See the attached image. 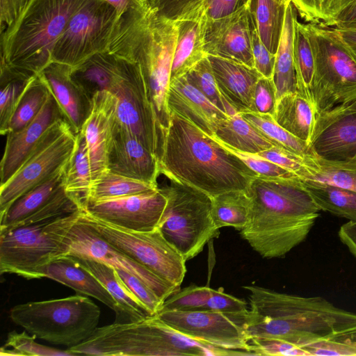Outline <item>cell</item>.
<instances>
[{
	"label": "cell",
	"mask_w": 356,
	"mask_h": 356,
	"mask_svg": "<svg viewBox=\"0 0 356 356\" xmlns=\"http://www.w3.org/2000/svg\"><path fill=\"white\" fill-rule=\"evenodd\" d=\"M246 192L250 216L240 234L263 258L284 257L305 240L319 216L299 177L257 175Z\"/></svg>",
	"instance_id": "1"
},
{
	"label": "cell",
	"mask_w": 356,
	"mask_h": 356,
	"mask_svg": "<svg viewBox=\"0 0 356 356\" xmlns=\"http://www.w3.org/2000/svg\"><path fill=\"white\" fill-rule=\"evenodd\" d=\"M159 170L211 198L229 191L246 190L257 176L215 138L173 113H170Z\"/></svg>",
	"instance_id": "2"
},
{
	"label": "cell",
	"mask_w": 356,
	"mask_h": 356,
	"mask_svg": "<svg viewBox=\"0 0 356 356\" xmlns=\"http://www.w3.org/2000/svg\"><path fill=\"white\" fill-rule=\"evenodd\" d=\"M177 36L176 21L144 3L118 19L107 50L138 67L164 136L170 123L167 96Z\"/></svg>",
	"instance_id": "3"
},
{
	"label": "cell",
	"mask_w": 356,
	"mask_h": 356,
	"mask_svg": "<svg viewBox=\"0 0 356 356\" xmlns=\"http://www.w3.org/2000/svg\"><path fill=\"white\" fill-rule=\"evenodd\" d=\"M243 288L249 292L245 323L249 340L275 339L304 349L309 343L356 325V314L320 296H294L256 285Z\"/></svg>",
	"instance_id": "4"
},
{
	"label": "cell",
	"mask_w": 356,
	"mask_h": 356,
	"mask_svg": "<svg viewBox=\"0 0 356 356\" xmlns=\"http://www.w3.org/2000/svg\"><path fill=\"white\" fill-rule=\"evenodd\" d=\"M67 350L74 355H253L250 352L220 348L192 339L156 315L137 322H115L97 327L89 338Z\"/></svg>",
	"instance_id": "5"
},
{
	"label": "cell",
	"mask_w": 356,
	"mask_h": 356,
	"mask_svg": "<svg viewBox=\"0 0 356 356\" xmlns=\"http://www.w3.org/2000/svg\"><path fill=\"white\" fill-rule=\"evenodd\" d=\"M84 0H30L19 17L1 32V63L38 74Z\"/></svg>",
	"instance_id": "6"
},
{
	"label": "cell",
	"mask_w": 356,
	"mask_h": 356,
	"mask_svg": "<svg viewBox=\"0 0 356 356\" xmlns=\"http://www.w3.org/2000/svg\"><path fill=\"white\" fill-rule=\"evenodd\" d=\"M81 211L51 220L20 222L0 230L1 274L42 278V272L48 264L69 254L66 236Z\"/></svg>",
	"instance_id": "7"
},
{
	"label": "cell",
	"mask_w": 356,
	"mask_h": 356,
	"mask_svg": "<svg viewBox=\"0 0 356 356\" xmlns=\"http://www.w3.org/2000/svg\"><path fill=\"white\" fill-rule=\"evenodd\" d=\"M100 315L99 307L81 295L28 302L17 305L10 311L13 322L35 338L68 348L93 334Z\"/></svg>",
	"instance_id": "8"
},
{
	"label": "cell",
	"mask_w": 356,
	"mask_h": 356,
	"mask_svg": "<svg viewBox=\"0 0 356 356\" xmlns=\"http://www.w3.org/2000/svg\"><path fill=\"white\" fill-rule=\"evenodd\" d=\"M163 175L168 181L158 187L167 202L158 228L187 261L219 235L212 217V198L192 186Z\"/></svg>",
	"instance_id": "9"
},
{
	"label": "cell",
	"mask_w": 356,
	"mask_h": 356,
	"mask_svg": "<svg viewBox=\"0 0 356 356\" xmlns=\"http://www.w3.org/2000/svg\"><path fill=\"white\" fill-rule=\"evenodd\" d=\"M314 58L309 100L316 118L356 97V58L331 27L305 24Z\"/></svg>",
	"instance_id": "10"
},
{
	"label": "cell",
	"mask_w": 356,
	"mask_h": 356,
	"mask_svg": "<svg viewBox=\"0 0 356 356\" xmlns=\"http://www.w3.org/2000/svg\"><path fill=\"white\" fill-rule=\"evenodd\" d=\"M80 218L101 238L167 282L180 287L186 261L157 227L149 232L124 229L82 209Z\"/></svg>",
	"instance_id": "11"
},
{
	"label": "cell",
	"mask_w": 356,
	"mask_h": 356,
	"mask_svg": "<svg viewBox=\"0 0 356 356\" xmlns=\"http://www.w3.org/2000/svg\"><path fill=\"white\" fill-rule=\"evenodd\" d=\"M115 9L104 0H84L56 42L51 61L74 67L108 50L118 20Z\"/></svg>",
	"instance_id": "12"
},
{
	"label": "cell",
	"mask_w": 356,
	"mask_h": 356,
	"mask_svg": "<svg viewBox=\"0 0 356 356\" xmlns=\"http://www.w3.org/2000/svg\"><path fill=\"white\" fill-rule=\"evenodd\" d=\"M76 144V134L70 124L63 118L56 121L13 176L0 186V214L22 194L64 166L72 155Z\"/></svg>",
	"instance_id": "13"
},
{
	"label": "cell",
	"mask_w": 356,
	"mask_h": 356,
	"mask_svg": "<svg viewBox=\"0 0 356 356\" xmlns=\"http://www.w3.org/2000/svg\"><path fill=\"white\" fill-rule=\"evenodd\" d=\"M116 98V120L160 160L164 137L137 65L120 58L118 74L109 89Z\"/></svg>",
	"instance_id": "14"
},
{
	"label": "cell",
	"mask_w": 356,
	"mask_h": 356,
	"mask_svg": "<svg viewBox=\"0 0 356 356\" xmlns=\"http://www.w3.org/2000/svg\"><path fill=\"white\" fill-rule=\"evenodd\" d=\"M248 312L161 311L156 315L192 339L230 350H251L245 330Z\"/></svg>",
	"instance_id": "15"
},
{
	"label": "cell",
	"mask_w": 356,
	"mask_h": 356,
	"mask_svg": "<svg viewBox=\"0 0 356 356\" xmlns=\"http://www.w3.org/2000/svg\"><path fill=\"white\" fill-rule=\"evenodd\" d=\"M66 239L70 245L67 255L92 259L131 273L151 288L163 302L180 289L101 238L80 216L67 233Z\"/></svg>",
	"instance_id": "16"
},
{
	"label": "cell",
	"mask_w": 356,
	"mask_h": 356,
	"mask_svg": "<svg viewBox=\"0 0 356 356\" xmlns=\"http://www.w3.org/2000/svg\"><path fill=\"white\" fill-rule=\"evenodd\" d=\"M166 202L165 196L158 187L130 196L89 202L83 209L124 229L149 232L158 227Z\"/></svg>",
	"instance_id": "17"
},
{
	"label": "cell",
	"mask_w": 356,
	"mask_h": 356,
	"mask_svg": "<svg viewBox=\"0 0 356 356\" xmlns=\"http://www.w3.org/2000/svg\"><path fill=\"white\" fill-rule=\"evenodd\" d=\"M204 39L207 56L254 67L248 3L220 18L209 19L205 17Z\"/></svg>",
	"instance_id": "18"
},
{
	"label": "cell",
	"mask_w": 356,
	"mask_h": 356,
	"mask_svg": "<svg viewBox=\"0 0 356 356\" xmlns=\"http://www.w3.org/2000/svg\"><path fill=\"white\" fill-rule=\"evenodd\" d=\"M115 111L116 98L114 95L108 90L97 92L92 97L91 112L81 130L87 145L91 185L108 171V158Z\"/></svg>",
	"instance_id": "19"
},
{
	"label": "cell",
	"mask_w": 356,
	"mask_h": 356,
	"mask_svg": "<svg viewBox=\"0 0 356 356\" xmlns=\"http://www.w3.org/2000/svg\"><path fill=\"white\" fill-rule=\"evenodd\" d=\"M108 170L158 186L159 161L124 126L116 120L108 158Z\"/></svg>",
	"instance_id": "20"
},
{
	"label": "cell",
	"mask_w": 356,
	"mask_h": 356,
	"mask_svg": "<svg viewBox=\"0 0 356 356\" xmlns=\"http://www.w3.org/2000/svg\"><path fill=\"white\" fill-rule=\"evenodd\" d=\"M309 145L315 156L325 160L356 158V112L330 111L316 117Z\"/></svg>",
	"instance_id": "21"
},
{
	"label": "cell",
	"mask_w": 356,
	"mask_h": 356,
	"mask_svg": "<svg viewBox=\"0 0 356 356\" xmlns=\"http://www.w3.org/2000/svg\"><path fill=\"white\" fill-rule=\"evenodd\" d=\"M38 74L56 101L64 120L78 134L91 112L92 97L72 77L70 66L51 62Z\"/></svg>",
	"instance_id": "22"
},
{
	"label": "cell",
	"mask_w": 356,
	"mask_h": 356,
	"mask_svg": "<svg viewBox=\"0 0 356 356\" xmlns=\"http://www.w3.org/2000/svg\"><path fill=\"white\" fill-rule=\"evenodd\" d=\"M61 118L63 117L58 105L51 94L40 112L30 123L20 130L6 134V143L0 164V186L13 176L45 131Z\"/></svg>",
	"instance_id": "23"
},
{
	"label": "cell",
	"mask_w": 356,
	"mask_h": 356,
	"mask_svg": "<svg viewBox=\"0 0 356 356\" xmlns=\"http://www.w3.org/2000/svg\"><path fill=\"white\" fill-rule=\"evenodd\" d=\"M167 106L170 114L173 113L188 120L211 137L229 117L191 84L185 75L170 80Z\"/></svg>",
	"instance_id": "24"
},
{
	"label": "cell",
	"mask_w": 356,
	"mask_h": 356,
	"mask_svg": "<svg viewBox=\"0 0 356 356\" xmlns=\"http://www.w3.org/2000/svg\"><path fill=\"white\" fill-rule=\"evenodd\" d=\"M207 58L224 99L236 113L250 111L254 87L261 74L244 64L210 55Z\"/></svg>",
	"instance_id": "25"
},
{
	"label": "cell",
	"mask_w": 356,
	"mask_h": 356,
	"mask_svg": "<svg viewBox=\"0 0 356 356\" xmlns=\"http://www.w3.org/2000/svg\"><path fill=\"white\" fill-rule=\"evenodd\" d=\"M161 311H210L245 313L249 311L244 300L227 293L222 288L191 284L180 289L163 303Z\"/></svg>",
	"instance_id": "26"
},
{
	"label": "cell",
	"mask_w": 356,
	"mask_h": 356,
	"mask_svg": "<svg viewBox=\"0 0 356 356\" xmlns=\"http://www.w3.org/2000/svg\"><path fill=\"white\" fill-rule=\"evenodd\" d=\"M72 257L90 272L115 300L118 307L115 323L137 322L152 316L125 285L115 268L92 259Z\"/></svg>",
	"instance_id": "27"
},
{
	"label": "cell",
	"mask_w": 356,
	"mask_h": 356,
	"mask_svg": "<svg viewBox=\"0 0 356 356\" xmlns=\"http://www.w3.org/2000/svg\"><path fill=\"white\" fill-rule=\"evenodd\" d=\"M42 275L66 285L79 293L95 298L115 312L118 311L115 300L104 286L71 255L51 262L43 269Z\"/></svg>",
	"instance_id": "28"
},
{
	"label": "cell",
	"mask_w": 356,
	"mask_h": 356,
	"mask_svg": "<svg viewBox=\"0 0 356 356\" xmlns=\"http://www.w3.org/2000/svg\"><path fill=\"white\" fill-rule=\"evenodd\" d=\"M175 21L178 36L170 80L185 75L208 56L204 49V15L180 16Z\"/></svg>",
	"instance_id": "29"
},
{
	"label": "cell",
	"mask_w": 356,
	"mask_h": 356,
	"mask_svg": "<svg viewBox=\"0 0 356 356\" xmlns=\"http://www.w3.org/2000/svg\"><path fill=\"white\" fill-rule=\"evenodd\" d=\"M66 164L49 179L22 194L5 212L1 213L0 230L24 220L49 201L63 186Z\"/></svg>",
	"instance_id": "30"
},
{
	"label": "cell",
	"mask_w": 356,
	"mask_h": 356,
	"mask_svg": "<svg viewBox=\"0 0 356 356\" xmlns=\"http://www.w3.org/2000/svg\"><path fill=\"white\" fill-rule=\"evenodd\" d=\"M298 12L292 3L286 8L283 29L275 54L273 80L276 98L297 92V80L293 61V36Z\"/></svg>",
	"instance_id": "31"
},
{
	"label": "cell",
	"mask_w": 356,
	"mask_h": 356,
	"mask_svg": "<svg viewBox=\"0 0 356 356\" xmlns=\"http://www.w3.org/2000/svg\"><path fill=\"white\" fill-rule=\"evenodd\" d=\"M273 118L296 138L310 144L316 114L311 102L298 92L277 99Z\"/></svg>",
	"instance_id": "32"
},
{
	"label": "cell",
	"mask_w": 356,
	"mask_h": 356,
	"mask_svg": "<svg viewBox=\"0 0 356 356\" xmlns=\"http://www.w3.org/2000/svg\"><path fill=\"white\" fill-rule=\"evenodd\" d=\"M120 58L106 51L94 54L72 67L74 80L92 97L99 91L109 90L120 70Z\"/></svg>",
	"instance_id": "33"
},
{
	"label": "cell",
	"mask_w": 356,
	"mask_h": 356,
	"mask_svg": "<svg viewBox=\"0 0 356 356\" xmlns=\"http://www.w3.org/2000/svg\"><path fill=\"white\" fill-rule=\"evenodd\" d=\"M91 184L86 141L84 135L80 131L76 134L74 151L65 166L63 187L65 192L83 209L88 202Z\"/></svg>",
	"instance_id": "34"
},
{
	"label": "cell",
	"mask_w": 356,
	"mask_h": 356,
	"mask_svg": "<svg viewBox=\"0 0 356 356\" xmlns=\"http://www.w3.org/2000/svg\"><path fill=\"white\" fill-rule=\"evenodd\" d=\"M301 181L320 210L348 221H356L355 191L312 180Z\"/></svg>",
	"instance_id": "35"
},
{
	"label": "cell",
	"mask_w": 356,
	"mask_h": 356,
	"mask_svg": "<svg viewBox=\"0 0 356 356\" xmlns=\"http://www.w3.org/2000/svg\"><path fill=\"white\" fill-rule=\"evenodd\" d=\"M213 138L238 151L254 154L273 146L240 113L229 115Z\"/></svg>",
	"instance_id": "36"
},
{
	"label": "cell",
	"mask_w": 356,
	"mask_h": 356,
	"mask_svg": "<svg viewBox=\"0 0 356 356\" xmlns=\"http://www.w3.org/2000/svg\"><path fill=\"white\" fill-rule=\"evenodd\" d=\"M248 6L261 40L267 49L275 54L283 29L286 6L276 0H250Z\"/></svg>",
	"instance_id": "37"
},
{
	"label": "cell",
	"mask_w": 356,
	"mask_h": 356,
	"mask_svg": "<svg viewBox=\"0 0 356 356\" xmlns=\"http://www.w3.org/2000/svg\"><path fill=\"white\" fill-rule=\"evenodd\" d=\"M0 68V133L6 135L17 104L37 74L1 63Z\"/></svg>",
	"instance_id": "38"
},
{
	"label": "cell",
	"mask_w": 356,
	"mask_h": 356,
	"mask_svg": "<svg viewBox=\"0 0 356 356\" xmlns=\"http://www.w3.org/2000/svg\"><path fill=\"white\" fill-rule=\"evenodd\" d=\"M250 210L246 190L229 191L212 198V217L219 229L232 227L241 231L248 221Z\"/></svg>",
	"instance_id": "39"
},
{
	"label": "cell",
	"mask_w": 356,
	"mask_h": 356,
	"mask_svg": "<svg viewBox=\"0 0 356 356\" xmlns=\"http://www.w3.org/2000/svg\"><path fill=\"white\" fill-rule=\"evenodd\" d=\"M241 115L273 146L300 156H315L310 145L279 125L272 115L250 111L241 113Z\"/></svg>",
	"instance_id": "40"
},
{
	"label": "cell",
	"mask_w": 356,
	"mask_h": 356,
	"mask_svg": "<svg viewBox=\"0 0 356 356\" xmlns=\"http://www.w3.org/2000/svg\"><path fill=\"white\" fill-rule=\"evenodd\" d=\"M305 179L327 184L356 192V158L329 161L311 156Z\"/></svg>",
	"instance_id": "41"
},
{
	"label": "cell",
	"mask_w": 356,
	"mask_h": 356,
	"mask_svg": "<svg viewBox=\"0 0 356 356\" xmlns=\"http://www.w3.org/2000/svg\"><path fill=\"white\" fill-rule=\"evenodd\" d=\"M157 188L158 186L108 171L91 185L87 203L130 196Z\"/></svg>",
	"instance_id": "42"
},
{
	"label": "cell",
	"mask_w": 356,
	"mask_h": 356,
	"mask_svg": "<svg viewBox=\"0 0 356 356\" xmlns=\"http://www.w3.org/2000/svg\"><path fill=\"white\" fill-rule=\"evenodd\" d=\"M293 52L297 92L309 100V89L314 73V58L305 24L299 22L298 19L295 23Z\"/></svg>",
	"instance_id": "43"
},
{
	"label": "cell",
	"mask_w": 356,
	"mask_h": 356,
	"mask_svg": "<svg viewBox=\"0 0 356 356\" xmlns=\"http://www.w3.org/2000/svg\"><path fill=\"white\" fill-rule=\"evenodd\" d=\"M50 95L45 82L37 74L17 104L9 122L8 133L20 130L30 123L40 112Z\"/></svg>",
	"instance_id": "44"
},
{
	"label": "cell",
	"mask_w": 356,
	"mask_h": 356,
	"mask_svg": "<svg viewBox=\"0 0 356 356\" xmlns=\"http://www.w3.org/2000/svg\"><path fill=\"white\" fill-rule=\"evenodd\" d=\"M185 76L191 84L220 110L228 115L236 113L222 96L207 57L194 66Z\"/></svg>",
	"instance_id": "45"
},
{
	"label": "cell",
	"mask_w": 356,
	"mask_h": 356,
	"mask_svg": "<svg viewBox=\"0 0 356 356\" xmlns=\"http://www.w3.org/2000/svg\"><path fill=\"white\" fill-rule=\"evenodd\" d=\"M309 356L356 355V325L304 347Z\"/></svg>",
	"instance_id": "46"
},
{
	"label": "cell",
	"mask_w": 356,
	"mask_h": 356,
	"mask_svg": "<svg viewBox=\"0 0 356 356\" xmlns=\"http://www.w3.org/2000/svg\"><path fill=\"white\" fill-rule=\"evenodd\" d=\"M34 336H30L25 332L18 333L15 331L8 334L5 344L0 349L1 355L22 356H69L73 355L70 351L43 346L35 341Z\"/></svg>",
	"instance_id": "47"
},
{
	"label": "cell",
	"mask_w": 356,
	"mask_h": 356,
	"mask_svg": "<svg viewBox=\"0 0 356 356\" xmlns=\"http://www.w3.org/2000/svg\"><path fill=\"white\" fill-rule=\"evenodd\" d=\"M249 1L195 0L187 6L178 16L204 15L209 19H218L233 13L247 5Z\"/></svg>",
	"instance_id": "48"
},
{
	"label": "cell",
	"mask_w": 356,
	"mask_h": 356,
	"mask_svg": "<svg viewBox=\"0 0 356 356\" xmlns=\"http://www.w3.org/2000/svg\"><path fill=\"white\" fill-rule=\"evenodd\" d=\"M256 154L293 172L301 179H305L309 173L308 159L311 156H300L275 146Z\"/></svg>",
	"instance_id": "49"
},
{
	"label": "cell",
	"mask_w": 356,
	"mask_h": 356,
	"mask_svg": "<svg viewBox=\"0 0 356 356\" xmlns=\"http://www.w3.org/2000/svg\"><path fill=\"white\" fill-rule=\"evenodd\" d=\"M217 140V139H216ZM225 149L239 157L251 170L259 176L280 178L298 177L293 172L254 154L238 151L217 140Z\"/></svg>",
	"instance_id": "50"
},
{
	"label": "cell",
	"mask_w": 356,
	"mask_h": 356,
	"mask_svg": "<svg viewBox=\"0 0 356 356\" xmlns=\"http://www.w3.org/2000/svg\"><path fill=\"white\" fill-rule=\"evenodd\" d=\"M116 271L129 289L140 300L152 315H156L163 301L146 284L136 276L127 271L116 269Z\"/></svg>",
	"instance_id": "51"
},
{
	"label": "cell",
	"mask_w": 356,
	"mask_h": 356,
	"mask_svg": "<svg viewBox=\"0 0 356 356\" xmlns=\"http://www.w3.org/2000/svg\"><path fill=\"white\" fill-rule=\"evenodd\" d=\"M250 343L254 355L309 356L302 348L282 340L252 338L250 339Z\"/></svg>",
	"instance_id": "52"
},
{
	"label": "cell",
	"mask_w": 356,
	"mask_h": 356,
	"mask_svg": "<svg viewBox=\"0 0 356 356\" xmlns=\"http://www.w3.org/2000/svg\"><path fill=\"white\" fill-rule=\"evenodd\" d=\"M276 102V90L273 78L260 77L254 87L250 112L269 114L273 117Z\"/></svg>",
	"instance_id": "53"
},
{
	"label": "cell",
	"mask_w": 356,
	"mask_h": 356,
	"mask_svg": "<svg viewBox=\"0 0 356 356\" xmlns=\"http://www.w3.org/2000/svg\"><path fill=\"white\" fill-rule=\"evenodd\" d=\"M250 33L254 67L262 76L273 78L275 54H272L261 40L251 15Z\"/></svg>",
	"instance_id": "54"
},
{
	"label": "cell",
	"mask_w": 356,
	"mask_h": 356,
	"mask_svg": "<svg viewBox=\"0 0 356 356\" xmlns=\"http://www.w3.org/2000/svg\"><path fill=\"white\" fill-rule=\"evenodd\" d=\"M330 0H292L302 18L309 23H320L323 12Z\"/></svg>",
	"instance_id": "55"
},
{
	"label": "cell",
	"mask_w": 356,
	"mask_h": 356,
	"mask_svg": "<svg viewBox=\"0 0 356 356\" xmlns=\"http://www.w3.org/2000/svg\"><path fill=\"white\" fill-rule=\"evenodd\" d=\"M30 0H0L1 32L21 15Z\"/></svg>",
	"instance_id": "56"
},
{
	"label": "cell",
	"mask_w": 356,
	"mask_h": 356,
	"mask_svg": "<svg viewBox=\"0 0 356 356\" xmlns=\"http://www.w3.org/2000/svg\"><path fill=\"white\" fill-rule=\"evenodd\" d=\"M194 1L195 0H147L145 3L161 15L174 20Z\"/></svg>",
	"instance_id": "57"
},
{
	"label": "cell",
	"mask_w": 356,
	"mask_h": 356,
	"mask_svg": "<svg viewBox=\"0 0 356 356\" xmlns=\"http://www.w3.org/2000/svg\"><path fill=\"white\" fill-rule=\"evenodd\" d=\"M324 26L339 29H356V0H349Z\"/></svg>",
	"instance_id": "58"
},
{
	"label": "cell",
	"mask_w": 356,
	"mask_h": 356,
	"mask_svg": "<svg viewBox=\"0 0 356 356\" xmlns=\"http://www.w3.org/2000/svg\"><path fill=\"white\" fill-rule=\"evenodd\" d=\"M340 241L356 258V221H348L342 225L338 232Z\"/></svg>",
	"instance_id": "59"
},
{
	"label": "cell",
	"mask_w": 356,
	"mask_h": 356,
	"mask_svg": "<svg viewBox=\"0 0 356 356\" xmlns=\"http://www.w3.org/2000/svg\"><path fill=\"white\" fill-rule=\"evenodd\" d=\"M332 29L356 58V29Z\"/></svg>",
	"instance_id": "60"
},
{
	"label": "cell",
	"mask_w": 356,
	"mask_h": 356,
	"mask_svg": "<svg viewBox=\"0 0 356 356\" xmlns=\"http://www.w3.org/2000/svg\"><path fill=\"white\" fill-rule=\"evenodd\" d=\"M111 5L116 10L118 17L127 13L133 9H136L143 6L140 0H104Z\"/></svg>",
	"instance_id": "61"
},
{
	"label": "cell",
	"mask_w": 356,
	"mask_h": 356,
	"mask_svg": "<svg viewBox=\"0 0 356 356\" xmlns=\"http://www.w3.org/2000/svg\"><path fill=\"white\" fill-rule=\"evenodd\" d=\"M339 113H350L356 112V97L346 104L341 105L330 110Z\"/></svg>",
	"instance_id": "62"
},
{
	"label": "cell",
	"mask_w": 356,
	"mask_h": 356,
	"mask_svg": "<svg viewBox=\"0 0 356 356\" xmlns=\"http://www.w3.org/2000/svg\"><path fill=\"white\" fill-rule=\"evenodd\" d=\"M280 3L287 6L289 3H291L292 0H276Z\"/></svg>",
	"instance_id": "63"
},
{
	"label": "cell",
	"mask_w": 356,
	"mask_h": 356,
	"mask_svg": "<svg viewBox=\"0 0 356 356\" xmlns=\"http://www.w3.org/2000/svg\"><path fill=\"white\" fill-rule=\"evenodd\" d=\"M143 3L147 2V0H140Z\"/></svg>",
	"instance_id": "64"
}]
</instances>
